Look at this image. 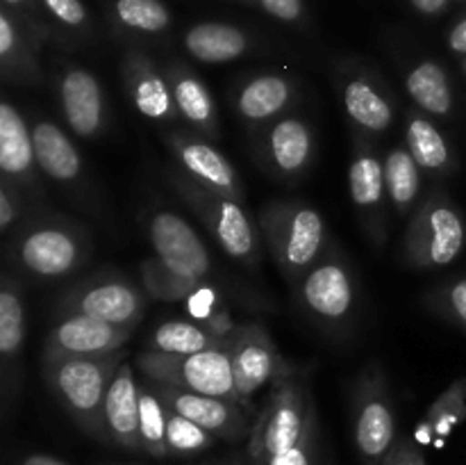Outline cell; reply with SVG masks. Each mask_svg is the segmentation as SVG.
<instances>
[{
  "instance_id": "obj_1",
  "label": "cell",
  "mask_w": 466,
  "mask_h": 465,
  "mask_svg": "<svg viewBox=\"0 0 466 465\" xmlns=\"http://www.w3.org/2000/svg\"><path fill=\"white\" fill-rule=\"evenodd\" d=\"M91 253V235L80 222L39 203L7 237V267L18 278L59 281L76 274Z\"/></svg>"
},
{
  "instance_id": "obj_15",
  "label": "cell",
  "mask_w": 466,
  "mask_h": 465,
  "mask_svg": "<svg viewBox=\"0 0 466 465\" xmlns=\"http://www.w3.org/2000/svg\"><path fill=\"white\" fill-rule=\"evenodd\" d=\"M144 231L155 255L168 269L203 281L217 276L212 253L185 217L171 210H155L144 219Z\"/></svg>"
},
{
  "instance_id": "obj_39",
  "label": "cell",
  "mask_w": 466,
  "mask_h": 465,
  "mask_svg": "<svg viewBox=\"0 0 466 465\" xmlns=\"http://www.w3.org/2000/svg\"><path fill=\"white\" fill-rule=\"evenodd\" d=\"M421 301L432 313L466 328V278H458V281H451L449 285H440L426 292Z\"/></svg>"
},
{
  "instance_id": "obj_22",
  "label": "cell",
  "mask_w": 466,
  "mask_h": 465,
  "mask_svg": "<svg viewBox=\"0 0 466 465\" xmlns=\"http://www.w3.org/2000/svg\"><path fill=\"white\" fill-rule=\"evenodd\" d=\"M150 386L157 390L159 399H162L168 408L185 415L191 422L200 424V427H203L205 431L212 433L214 438L237 442L241 440V438L250 436V429L253 427H250L248 415H246V408L241 404L221 399V397L198 395V392L180 390V388L159 386V383H150Z\"/></svg>"
},
{
  "instance_id": "obj_4",
  "label": "cell",
  "mask_w": 466,
  "mask_h": 465,
  "mask_svg": "<svg viewBox=\"0 0 466 465\" xmlns=\"http://www.w3.org/2000/svg\"><path fill=\"white\" fill-rule=\"evenodd\" d=\"M296 304L309 324L330 337H349L358 322V281L344 251L330 242L319 263L294 285Z\"/></svg>"
},
{
  "instance_id": "obj_26",
  "label": "cell",
  "mask_w": 466,
  "mask_h": 465,
  "mask_svg": "<svg viewBox=\"0 0 466 465\" xmlns=\"http://www.w3.org/2000/svg\"><path fill=\"white\" fill-rule=\"evenodd\" d=\"M164 71L168 76L173 100H176V108L180 112L182 121L191 128V132H198L205 140H218L221 126H218L217 103H214L203 78L194 68L187 67L185 62H180V59L168 62Z\"/></svg>"
},
{
  "instance_id": "obj_23",
  "label": "cell",
  "mask_w": 466,
  "mask_h": 465,
  "mask_svg": "<svg viewBox=\"0 0 466 465\" xmlns=\"http://www.w3.org/2000/svg\"><path fill=\"white\" fill-rule=\"evenodd\" d=\"M132 333V326H118L89 315H64L50 326L44 346L80 356L114 354L126 346Z\"/></svg>"
},
{
  "instance_id": "obj_32",
  "label": "cell",
  "mask_w": 466,
  "mask_h": 465,
  "mask_svg": "<svg viewBox=\"0 0 466 465\" xmlns=\"http://www.w3.org/2000/svg\"><path fill=\"white\" fill-rule=\"evenodd\" d=\"M382 167H385L387 196H390L391 210L399 219H410L421 203L419 201L423 185L421 167L405 144L391 146L382 158Z\"/></svg>"
},
{
  "instance_id": "obj_10",
  "label": "cell",
  "mask_w": 466,
  "mask_h": 465,
  "mask_svg": "<svg viewBox=\"0 0 466 465\" xmlns=\"http://www.w3.org/2000/svg\"><path fill=\"white\" fill-rule=\"evenodd\" d=\"M148 292L121 274H91L73 281L55 301V315H89L118 326L137 328L144 319Z\"/></svg>"
},
{
  "instance_id": "obj_7",
  "label": "cell",
  "mask_w": 466,
  "mask_h": 465,
  "mask_svg": "<svg viewBox=\"0 0 466 465\" xmlns=\"http://www.w3.org/2000/svg\"><path fill=\"white\" fill-rule=\"evenodd\" d=\"M230 345L205 349L198 354H162V351L144 349L135 358V365L141 372V378L150 383L241 404L237 395L235 372H232Z\"/></svg>"
},
{
  "instance_id": "obj_44",
  "label": "cell",
  "mask_w": 466,
  "mask_h": 465,
  "mask_svg": "<svg viewBox=\"0 0 466 465\" xmlns=\"http://www.w3.org/2000/svg\"><path fill=\"white\" fill-rule=\"evenodd\" d=\"M382 465H428L423 451L412 438H399Z\"/></svg>"
},
{
  "instance_id": "obj_3",
  "label": "cell",
  "mask_w": 466,
  "mask_h": 465,
  "mask_svg": "<svg viewBox=\"0 0 466 465\" xmlns=\"http://www.w3.org/2000/svg\"><path fill=\"white\" fill-rule=\"evenodd\" d=\"M258 226L268 253L291 287L319 263L330 246L323 214L299 199H271L258 214Z\"/></svg>"
},
{
  "instance_id": "obj_17",
  "label": "cell",
  "mask_w": 466,
  "mask_h": 465,
  "mask_svg": "<svg viewBox=\"0 0 466 465\" xmlns=\"http://www.w3.org/2000/svg\"><path fill=\"white\" fill-rule=\"evenodd\" d=\"M23 349H25V301L23 283L14 272L3 274L0 283V401L9 415L21 397Z\"/></svg>"
},
{
  "instance_id": "obj_29",
  "label": "cell",
  "mask_w": 466,
  "mask_h": 465,
  "mask_svg": "<svg viewBox=\"0 0 466 465\" xmlns=\"http://www.w3.org/2000/svg\"><path fill=\"white\" fill-rule=\"evenodd\" d=\"M235 326H209L189 319H167L157 324L146 340L144 349L162 351V354H198L205 349L230 345Z\"/></svg>"
},
{
  "instance_id": "obj_11",
  "label": "cell",
  "mask_w": 466,
  "mask_h": 465,
  "mask_svg": "<svg viewBox=\"0 0 466 465\" xmlns=\"http://www.w3.org/2000/svg\"><path fill=\"white\" fill-rule=\"evenodd\" d=\"M337 94L355 137L378 140L396 123V103L380 73L362 59H344L337 68Z\"/></svg>"
},
{
  "instance_id": "obj_14",
  "label": "cell",
  "mask_w": 466,
  "mask_h": 465,
  "mask_svg": "<svg viewBox=\"0 0 466 465\" xmlns=\"http://www.w3.org/2000/svg\"><path fill=\"white\" fill-rule=\"evenodd\" d=\"M349 190L364 237L376 249H382L387 242V208L391 205L387 196L382 158L373 149L371 140L364 137H355L353 160L349 167Z\"/></svg>"
},
{
  "instance_id": "obj_19",
  "label": "cell",
  "mask_w": 466,
  "mask_h": 465,
  "mask_svg": "<svg viewBox=\"0 0 466 465\" xmlns=\"http://www.w3.org/2000/svg\"><path fill=\"white\" fill-rule=\"evenodd\" d=\"M121 80L126 96L141 117L164 128H173L180 121L167 71L146 50L127 48L123 53Z\"/></svg>"
},
{
  "instance_id": "obj_41",
  "label": "cell",
  "mask_w": 466,
  "mask_h": 465,
  "mask_svg": "<svg viewBox=\"0 0 466 465\" xmlns=\"http://www.w3.org/2000/svg\"><path fill=\"white\" fill-rule=\"evenodd\" d=\"M317 442H319V418H317V408L312 406L300 440L296 442L291 450L282 451L280 456H276L268 465H314V460H317Z\"/></svg>"
},
{
  "instance_id": "obj_28",
  "label": "cell",
  "mask_w": 466,
  "mask_h": 465,
  "mask_svg": "<svg viewBox=\"0 0 466 465\" xmlns=\"http://www.w3.org/2000/svg\"><path fill=\"white\" fill-rule=\"evenodd\" d=\"M187 55L203 64H226L244 57L253 48V39L241 27L221 21L196 23L182 36Z\"/></svg>"
},
{
  "instance_id": "obj_43",
  "label": "cell",
  "mask_w": 466,
  "mask_h": 465,
  "mask_svg": "<svg viewBox=\"0 0 466 465\" xmlns=\"http://www.w3.org/2000/svg\"><path fill=\"white\" fill-rule=\"evenodd\" d=\"M259 7L282 23H300L305 18L303 0H258Z\"/></svg>"
},
{
  "instance_id": "obj_36",
  "label": "cell",
  "mask_w": 466,
  "mask_h": 465,
  "mask_svg": "<svg viewBox=\"0 0 466 465\" xmlns=\"http://www.w3.org/2000/svg\"><path fill=\"white\" fill-rule=\"evenodd\" d=\"M53 39L62 44H80L91 36L89 9L82 0H41Z\"/></svg>"
},
{
  "instance_id": "obj_9",
  "label": "cell",
  "mask_w": 466,
  "mask_h": 465,
  "mask_svg": "<svg viewBox=\"0 0 466 465\" xmlns=\"http://www.w3.org/2000/svg\"><path fill=\"white\" fill-rule=\"evenodd\" d=\"M353 438L360 456L369 465L385 463L399 440L394 395L385 367L378 360L367 363L355 377L353 390Z\"/></svg>"
},
{
  "instance_id": "obj_38",
  "label": "cell",
  "mask_w": 466,
  "mask_h": 465,
  "mask_svg": "<svg viewBox=\"0 0 466 465\" xmlns=\"http://www.w3.org/2000/svg\"><path fill=\"white\" fill-rule=\"evenodd\" d=\"M217 438L205 431L200 424L191 422L185 415L176 413L167 406V445L171 454H198L209 450Z\"/></svg>"
},
{
  "instance_id": "obj_12",
  "label": "cell",
  "mask_w": 466,
  "mask_h": 465,
  "mask_svg": "<svg viewBox=\"0 0 466 465\" xmlns=\"http://www.w3.org/2000/svg\"><path fill=\"white\" fill-rule=\"evenodd\" d=\"M253 158L267 176L299 182L317 158L314 126L299 114H285L253 135Z\"/></svg>"
},
{
  "instance_id": "obj_33",
  "label": "cell",
  "mask_w": 466,
  "mask_h": 465,
  "mask_svg": "<svg viewBox=\"0 0 466 465\" xmlns=\"http://www.w3.org/2000/svg\"><path fill=\"white\" fill-rule=\"evenodd\" d=\"M141 283L144 290L148 292L153 299L159 301H187L191 296H198L203 292L214 290L212 281H203V278H191L185 274H177L168 269L157 255L144 260L139 264Z\"/></svg>"
},
{
  "instance_id": "obj_35",
  "label": "cell",
  "mask_w": 466,
  "mask_h": 465,
  "mask_svg": "<svg viewBox=\"0 0 466 465\" xmlns=\"http://www.w3.org/2000/svg\"><path fill=\"white\" fill-rule=\"evenodd\" d=\"M139 436L141 450L150 456H168L167 445V404L148 381L139 383Z\"/></svg>"
},
{
  "instance_id": "obj_21",
  "label": "cell",
  "mask_w": 466,
  "mask_h": 465,
  "mask_svg": "<svg viewBox=\"0 0 466 465\" xmlns=\"http://www.w3.org/2000/svg\"><path fill=\"white\" fill-rule=\"evenodd\" d=\"M0 181L44 203L32 128L9 100L0 103Z\"/></svg>"
},
{
  "instance_id": "obj_30",
  "label": "cell",
  "mask_w": 466,
  "mask_h": 465,
  "mask_svg": "<svg viewBox=\"0 0 466 465\" xmlns=\"http://www.w3.org/2000/svg\"><path fill=\"white\" fill-rule=\"evenodd\" d=\"M405 91L414 108L421 109L428 117H449L453 112V87L446 68L435 59H417L412 67L405 71Z\"/></svg>"
},
{
  "instance_id": "obj_31",
  "label": "cell",
  "mask_w": 466,
  "mask_h": 465,
  "mask_svg": "<svg viewBox=\"0 0 466 465\" xmlns=\"http://www.w3.org/2000/svg\"><path fill=\"white\" fill-rule=\"evenodd\" d=\"M403 144L408 146L421 171L432 173V176H444L453 169V150H451L444 132L421 109L414 108L405 112Z\"/></svg>"
},
{
  "instance_id": "obj_42",
  "label": "cell",
  "mask_w": 466,
  "mask_h": 465,
  "mask_svg": "<svg viewBox=\"0 0 466 465\" xmlns=\"http://www.w3.org/2000/svg\"><path fill=\"white\" fill-rule=\"evenodd\" d=\"M3 7L9 9L14 16L21 18L23 23H27V26H30L36 35L44 36L46 41L53 39V30H50V23L48 18H46L41 0H3Z\"/></svg>"
},
{
  "instance_id": "obj_16",
  "label": "cell",
  "mask_w": 466,
  "mask_h": 465,
  "mask_svg": "<svg viewBox=\"0 0 466 465\" xmlns=\"http://www.w3.org/2000/svg\"><path fill=\"white\" fill-rule=\"evenodd\" d=\"M59 112L68 130L80 140H96L107 130V94L98 78L80 64H64L53 78Z\"/></svg>"
},
{
  "instance_id": "obj_40",
  "label": "cell",
  "mask_w": 466,
  "mask_h": 465,
  "mask_svg": "<svg viewBox=\"0 0 466 465\" xmlns=\"http://www.w3.org/2000/svg\"><path fill=\"white\" fill-rule=\"evenodd\" d=\"M36 205H39V201L27 196L25 191H21L18 187L0 181V232H3L5 237L12 235V232L30 217V212Z\"/></svg>"
},
{
  "instance_id": "obj_27",
  "label": "cell",
  "mask_w": 466,
  "mask_h": 465,
  "mask_svg": "<svg viewBox=\"0 0 466 465\" xmlns=\"http://www.w3.org/2000/svg\"><path fill=\"white\" fill-rule=\"evenodd\" d=\"M105 427L109 442L127 451H144L139 436V381L130 360H123L105 397Z\"/></svg>"
},
{
  "instance_id": "obj_34",
  "label": "cell",
  "mask_w": 466,
  "mask_h": 465,
  "mask_svg": "<svg viewBox=\"0 0 466 465\" xmlns=\"http://www.w3.org/2000/svg\"><path fill=\"white\" fill-rule=\"evenodd\" d=\"M112 18L118 30L135 36H159L173 23L162 0H114Z\"/></svg>"
},
{
  "instance_id": "obj_45",
  "label": "cell",
  "mask_w": 466,
  "mask_h": 465,
  "mask_svg": "<svg viewBox=\"0 0 466 465\" xmlns=\"http://www.w3.org/2000/svg\"><path fill=\"white\" fill-rule=\"evenodd\" d=\"M446 44H449L451 53L466 55V16L460 18V21L451 27L449 36H446Z\"/></svg>"
},
{
  "instance_id": "obj_48",
  "label": "cell",
  "mask_w": 466,
  "mask_h": 465,
  "mask_svg": "<svg viewBox=\"0 0 466 465\" xmlns=\"http://www.w3.org/2000/svg\"><path fill=\"white\" fill-rule=\"evenodd\" d=\"M462 71H464V76H466V55H464V62H462Z\"/></svg>"
},
{
  "instance_id": "obj_2",
  "label": "cell",
  "mask_w": 466,
  "mask_h": 465,
  "mask_svg": "<svg viewBox=\"0 0 466 465\" xmlns=\"http://www.w3.org/2000/svg\"><path fill=\"white\" fill-rule=\"evenodd\" d=\"M123 360H127L123 349L114 354L80 356L44 346L41 372L50 395L82 431L100 442H109L105 397Z\"/></svg>"
},
{
  "instance_id": "obj_20",
  "label": "cell",
  "mask_w": 466,
  "mask_h": 465,
  "mask_svg": "<svg viewBox=\"0 0 466 465\" xmlns=\"http://www.w3.org/2000/svg\"><path fill=\"white\" fill-rule=\"evenodd\" d=\"M232 109L250 135L291 112L299 98V82L285 73H255L235 85Z\"/></svg>"
},
{
  "instance_id": "obj_46",
  "label": "cell",
  "mask_w": 466,
  "mask_h": 465,
  "mask_svg": "<svg viewBox=\"0 0 466 465\" xmlns=\"http://www.w3.org/2000/svg\"><path fill=\"white\" fill-rule=\"evenodd\" d=\"M414 7V12H419L421 16H440L446 7H449L451 0H410Z\"/></svg>"
},
{
  "instance_id": "obj_24",
  "label": "cell",
  "mask_w": 466,
  "mask_h": 465,
  "mask_svg": "<svg viewBox=\"0 0 466 465\" xmlns=\"http://www.w3.org/2000/svg\"><path fill=\"white\" fill-rule=\"evenodd\" d=\"M44 41V36L36 35L9 9H0V76L3 80L23 87L41 85L44 82V68H41Z\"/></svg>"
},
{
  "instance_id": "obj_13",
  "label": "cell",
  "mask_w": 466,
  "mask_h": 465,
  "mask_svg": "<svg viewBox=\"0 0 466 465\" xmlns=\"http://www.w3.org/2000/svg\"><path fill=\"white\" fill-rule=\"evenodd\" d=\"M232 372L241 406L250 410V399L267 383L294 377V367L287 363L268 331L259 324H239L232 328Z\"/></svg>"
},
{
  "instance_id": "obj_25",
  "label": "cell",
  "mask_w": 466,
  "mask_h": 465,
  "mask_svg": "<svg viewBox=\"0 0 466 465\" xmlns=\"http://www.w3.org/2000/svg\"><path fill=\"white\" fill-rule=\"evenodd\" d=\"M30 128L39 171L66 190L85 187V162L71 137L50 119H36L35 123H30Z\"/></svg>"
},
{
  "instance_id": "obj_47",
  "label": "cell",
  "mask_w": 466,
  "mask_h": 465,
  "mask_svg": "<svg viewBox=\"0 0 466 465\" xmlns=\"http://www.w3.org/2000/svg\"><path fill=\"white\" fill-rule=\"evenodd\" d=\"M23 465H66L64 460L55 459V456H46V454H35L30 456V459H25V463Z\"/></svg>"
},
{
  "instance_id": "obj_6",
  "label": "cell",
  "mask_w": 466,
  "mask_h": 465,
  "mask_svg": "<svg viewBox=\"0 0 466 465\" xmlns=\"http://www.w3.org/2000/svg\"><path fill=\"white\" fill-rule=\"evenodd\" d=\"M466 242V226L444 191H432L408 219L399 244V260L417 272L446 267L460 258Z\"/></svg>"
},
{
  "instance_id": "obj_8",
  "label": "cell",
  "mask_w": 466,
  "mask_h": 465,
  "mask_svg": "<svg viewBox=\"0 0 466 465\" xmlns=\"http://www.w3.org/2000/svg\"><path fill=\"white\" fill-rule=\"evenodd\" d=\"M314 399L303 378L287 377L271 386L248 436V454L255 465H268L300 440Z\"/></svg>"
},
{
  "instance_id": "obj_37",
  "label": "cell",
  "mask_w": 466,
  "mask_h": 465,
  "mask_svg": "<svg viewBox=\"0 0 466 465\" xmlns=\"http://www.w3.org/2000/svg\"><path fill=\"white\" fill-rule=\"evenodd\" d=\"M466 418V383L458 381L437 397L426 413V422L421 427V438L426 442L446 438L453 427Z\"/></svg>"
},
{
  "instance_id": "obj_18",
  "label": "cell",
  "mask_w": 466,
  "mask_h": 465,
  "mask_svg": "<svg viewBox=\"0 0 466 465\" xmlns=\"http://www.w3.org/2000/svg\"><path fill=\"white\" fill-rule=\"evenodd\" d=\"M162 140L171 150L177 169H182L187 176L208 190L244 203V185L239 173L221 150L209 144V140L182 128H167Z\"/></svg>"
},
{
  "instance_id": "obj_49",
  "label": "cell",
  "mask_w": 466,
  "mask_h": 465,
  "mask_svg": "<svg viewBox=\"0 0 466 465\" xmlns=\"http://www.w3.org/2000/svg\"><path fill=\"white\" fill-rule=\"evenodd\" d=\"M237 465H239V463H237Z\"/></svg>"
},
{
  "instance_id": "obj_5",
  "label": "cell",
  "mask_w": 466,
  "mask_h": 465,
  "mask_svg": "<svg viewBox=\"0 0 466 465\" xmlns=\"http://www.w3.org/2000/svg\"><path fill=\"white\" fill-rule=\"evenodd\" d=\"M164 178L230 258L248 267H258L262 263L264 242L259 235V226L250 222L244 203L208 190L177 167L167 169Z\"/></svg>"
}]
</instances>
